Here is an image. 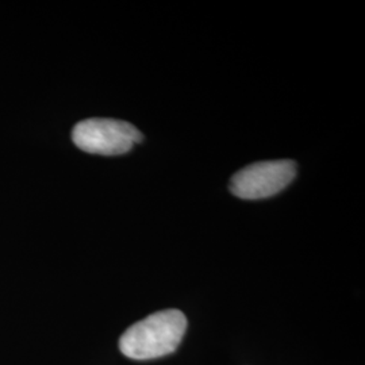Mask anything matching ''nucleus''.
Instances as JSON below:
<instances>
[{
    "mask_svg": "<svg viewBox=\"0 0 365 365\" xmlns=\"http://www.w3.org/2000/svg\"><path fill=\"white\" fill-rule=\"evenodd\" d=\"M187 318L176 309L161 310L129 327L119 349L133 360H152L175 352L187 331Z\"/></svg>",
    "mask_w": 365,
    "mask_h": 365,
    "instance_id": "1",
    "label": "nucleus"
},
{
    "mask_svg": "<svg viewBox=\"0 0 365 365\" xmlns=\"http://www.w3.org/2000/svg\"><path fill=\"white\" fill-rule=\"evenodd\" d=\"M297 164L291 160L262 161L238 170L230 182L233 195L247 200L265 199L283 191L295 179Z\"/></svg>",
    "mask_w": 365,
    "mask_h": 365,
    "instance_id": "3",
    "label": "nucleus"
},
{
    "mask_svg": "<svg viewBox=\"0 0 365 365\" xmlns=\"http://www.w3.org/2000/svg\"><path fill=\"white\" fill-rule=\"evenodd\" d=\"M78 149L101 156H119L130 152L143 141V134L133 125L106 118H92L78 122L72 131Z\"/></svg>",
    "mask_w": 365,
    "mask_h": 365,
    "instance_id": "2",
    "label": "nucleus"
}]
</instances>
